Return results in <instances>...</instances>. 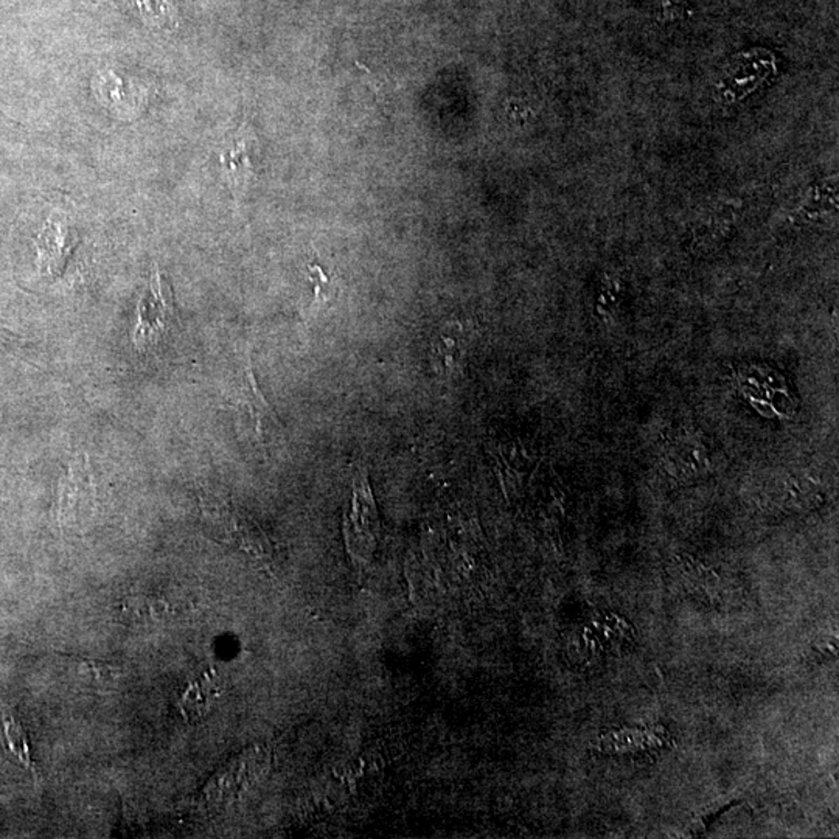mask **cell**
Masks as SVG:
<instances>
[{"instance_id":"obj_1","label":"cell","mask_w":839,"mask_h":839,"mask_svg":"<svg viewBox=\"0 0 839 839\" xmlns=\"http://www.w3.org/2000/svg\"><path fill=\"white\" fill-rule=\"evenodd\" d=\"M180 321L172 288L163 279L158 266H154L150 291L139 302L132 343L140 352L153 351L180 329Z\"/></svg>"},{"instance_id":"obj_2","label":"cell","mask_w":839,"mask_h":839,"mask_svg":"<svg viewBox=\"0 0 839 839\" xmlns=\"http://www.w3.org/2000/svg\"><path fill=\"white\" fill-rule=\"evenodd\" d=\"M201 514L218 540L237 542L256 556H268L269 541L263 531L246 521L224 497L214 493L201 495Z\"/></svg>"},{"instance_id":"obj_3","label":"cell","mask_w":839,"mask_h":839,"mask_svg":"<svg viewBox=\"0 0 839 839\" xmlns=\"http://www.w3.org/2000/svg\"><path fill=\"white\" fill-rule=\"evenodd\" d=\"M370 495L366 484L356 487L352 515L348 518L347 529H345L348 550L358 560H366L372 556V550L375 549L378 519Z\"/></svg>"},{"instance_id":"obj_4","label":"cell","mask_w":839,"mask_h":839,"mask_svg":"<svg viewBox=\"0 0 839 839\" xmlns=\"http://www.w3.org/2000/svg\"><path fill=\"white\" fill-rule=\"evenodd\" d=\"M75 245H77V238L69 227L49 219L36 240L40 271L52 277L63 275Z\"/></svg>"},{"instance_id":"obj_5","label":"cell","mask_w":839,"mask_h":839,"mask_svg":"<svg viewBox=\"0 0 839 839\" xmlns=\"http://www.w3.org/2000/svg\"><path fill=\"white\" fill-rule=\"evenodd\" d=\"M465 353L466 336L461 322H448L432 340V368L442 379H455L461 375Z\"/></svg>"},{"instance_id":"obj_6","label":"cell","mask_w":839,"mask_h":839,"mask_svg":"<svg viewBox=\"0 0 839 839\" xmlns=\"http://www.w3.org/2000/svg\"><path fill=\"white\" fill-rule=\"evenodd\" d=\"M95 485L87 458L75 459L61 485V516L74 521L82 512L94 506Z\"/></svg>"},{"instance_id":"obj_7","label":"cell","mask_w":839,"mask_h":839,"mask_svg":"<svg viewBox=\"0 0 839 839\" xmlns=\"http://www.w3.org/2000/svg\"><path fill=\"white\" fill-rule=\"evenodd\" d=\"M740 215H742V204L735 201L717 204L698 223L693 235L695 245L704 249L719 245L734 229Z\"/></svg>"},{"instance_id":"obj_8","label":"cell","mask_w":839,"mask_h":839,"mask_svg":"<svg viewBox=\"0 0 839 839\" xmlns=\"http://www.w3.org/2000/svg\"><path fill=\"white\" fill-rule=\"evenodd\" d=\"M254 139L248 132H240L234 139V146L227 147L222 154V165L232 190L235 193L248 187L249 182L256 180V163L250 158V143Z\"/></svg>"},{"instance_id":"obj_9","label":"cell","mask_w":839,"mask_h":839,"mask_svg":"<svg viewBox=\"0 0 839 839\" xmlns=\"http://www.w3.org/2000/svg\"><path fill=\"white\" fill-rule=\"evenodd\" d=\"M246 383H248V389H246V397H248V409L250 416H252L254 423H256L257 438L261 443L268 442L272 438V434H277L280 431L279 419H277L275 409L266 401L263 394H261L260 387L257 385L256 375H254L252 364L248 363L246 368Z\"/></svg>"},{"instance_id":"obj_10","label":"cell","mask_w":839,"mask_h":839,"mask_svg":"<svg viewBox=\"0 0 839 839\" xmlns=\"http://www.w3.org/2000/svg\"><path fill=\"white\" fill-rule=\"evenodd\" d=\"M0 742L2 746L13 754L25 768L36 776V766L30 750L29 735L22 728L21 721L10 712L9 708L0 702Z\"/></svg>"},{"instance_id":"obj_11","label":"cell","mask_w":839,"mask_h":839,"mask_svg":"<svg viewBox=\"0 0 839 839\" xmlns=\"http://www.w3.org/2000/svg\"><path fill=\"white\" fill-rule=\"evenodd\" d=\"M311 282L314 283V298L311 300L305 313V324L310 326L319 316L333 305L337 298V287L333 277L326 276L324 269L318 265H311L309 269Z\"/></svg>"},{"instance_id":"obj_12","label":"cell","mask_w":839,"mask_h":839,"mask_svg":"<svg viewBox=\"0 0 839 839\" xmlns=\"http://www.w3.org/2000/svg\"><path fill=\"white\" fill-rule=\"evenodd\" d=\"M214 686L207 681H195L190 685L189 689L182 695L181 709L184 716L190 719L196 716H203L204 709L208 708L212 698H215Z\"/></svg>"},{"instance_id":"obj_13","label":"cell","mask_w":839,"mask_h":839,"mask_svg":"<svg viewBox=\"0 0 839 839\" xmlns=\"http://www.w3.org/2000/svg\"><path fill=\"white\" fill-rule=\"evenodd\" d=\"M138 9L148 24L159 29H170L176 24V14L170 0H136Z\"/></svg>"},{"instance_id":"obj_14","label":"cell","mask_w":839,"mask_h":839,"mask_svg":"<svg viewBox=\"0 0 839 839\" xmlns=\"http://www.w3.org/2000/svg\"><path fill=\"white\" fill-rule=\"evenodd\" d=\"M169 605L163 602L162 599L148 598H132L128 600V606L125 609L129 614H136L138 617H161L163 613H166Z\"/></svg>"},{"instance_id":"obj_15","label":"cell","mask_w":839,"mask_h":839,"mask_svg":"<svg viewBox=\"0 0 839 839\" xmlns=\"http://www.w3.org/2000/svg\"><path fill=\"white\" fill-rule=\"evenodd\" d=\"M79 671L89 675L97 681H112L123 675V668L111 663H100V660L83 659L79 660Z\"/></svg>"},{"instance_id":"obj_16","label":"cell","mask_w":839,"mask_h":839,"mask_svg":"<svg viewBox=\"0 0 839 839\" xmlns=\"http://www.w3.org/2000/svg\"><path fill=\"white\" fill-rule=\"evenodd\" d=\"M690 0H658V19L660 22H674L685 13Z\"/></svg>"}]
</instances>
